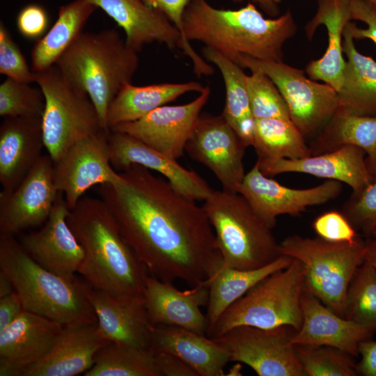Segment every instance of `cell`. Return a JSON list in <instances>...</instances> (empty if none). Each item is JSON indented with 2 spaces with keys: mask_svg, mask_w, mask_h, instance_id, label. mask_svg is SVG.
Returning <instances> with one entry per match:
<instances>
[{
  "mask_svg": "<svg viewBox=\"0 0 376 376\" xmlns=\"http://www.w3.org/2000/svg\"><path fill=\"white\" fill-rule=\"evenodd\" d=\"M85 376H161L150 348L109 343L97 354Z\"/></svg>",
  "mask_w": 376,
  "mask_h": 376,
  "instance_id": "d590c367",
  "label": "cell"
},
{
  "mask_svg": "<svg viewBox=\"0 0 376 376\" xmlns=\"http://www.w3.org/2000/svg\"><path fill=\"white\" fill-rule=\"evenodd\" d=\"M201 83H162L147 86L125 84L111 103L107 115V126H114L138 120L153 110L173 102L180 96L204 89Z\"/></svg>",
  "mask_w": 376,
  "mask_h": 376,
  "instance_id": "4dcf8cb0",
  "label": "cell"
},
{
  "mask_svg": "<svg viewBox=\"0 0 376 376\" xmlns=\"http://www.w3.org/2000/svg\"><path fill=\"white\" fill-rule=\"evenodd\" d=\"M357 231L370 237L376 231V180L357 195H351L341 210Z\"/></svg>",
  "mask_w": 376,
  "mask_h": 376,
  "instance_id": "b9f144b4",
  "label": "cell"
},
{
  "mask_svg": "<svg viewBox=\"0 0 376 376\" xmlns=\"http://www.w3.org/2000/svg\"><path fill=\"white\" fill-rule=\"evenodd\" d=\"M120 173L119 182L100 185V196L151 276L194 286L221 267L215 234L202 206L142 166L133 164Z\"/></svg>",
  "mask_w": 376,
  "mask_h": 376,
  "instance_id": "6da1fadb",
  "label": "cell"
},
{
  "mask_svg": "<svg viewBox=\"0 0 376 376\" xmlns=\"http://www.w3.org/2000/svg\"><path fill=\"white\" fill-rule=\"evenodd\" d=\"M359 362L357 364L358 375L376 376V340L371 338L362 341L359 346Z\"/></svg>",
  "mask_w": 376,
  "mask_h": 376,
  "instance_id": "c3c4849f",
  "label": "cell"
},
{
  "mask_svg": "<svg viewBox=\"0 0 376 376\" xmlns=\"http://www.w3.org/2000/svg\"><path fill=\"white\" fill-rule=\"evenodd\" d=\"M145 306L154 326H174L207 335L208 322L201 307L207 306V285L180 290L173 283L162 281L148 274L143 291Z\"/></svg>",
  "mask_w": 376,
  "mask_h": 376,
  "instance_id": "7402d4cb",
  "label": "cell"
},
{
  "mask_svg": "<svg viewBox=\"0 0 376 376\" xmlns=\"http://www.w3.org/2000/svg\"><path fill=\"white\" fill-rule=\"evenodd\" d=\"M87 296L97 318L100 334L111 343L150 348L154 325L150 320L143 294L113 295L88 283Z\"/></svg>",
  "mask_w": 376,
  "mask_h": 376,
  "instance_id": "d6986e66",
  "label": "cell"
},
{
  "mask_svg": "<svg viewBox=\"0 0 376 376\" xmlns=\"http://www.w3.org/2000/svg\"><path fill=\"white\" fill-rule=\"evenodd\" d=\"M150 348L176 356L198 376L224 375V369L230 361L227 350L214 338L174 326H154Z\"/></svg>",
  "mask_w": 376,
  "mask_h": 376,
  "instance_id": "4316f807",
  "label": "cell"
},
{
  "mask_svg": "<svg viewBox=\"0 0 376 376\" xmlns=\"http://www.w3.org/2000/svg\"><path fill=\"white\" fill-rule=\"evenodd\" d=\"M54 162L42 155L13 191L0 193V235L15 236L44 224L58 195Z\"/></svg>",
  "mask_w": 376,
  "mask_h": 376,
  "instance_id": "2e32d148",
  "label": "cell"
},
{
  "mask_svg": "<svg viewBox=\"0 0 376 376\" xmlns=\"http://www.w3.org/2000/svg\"><path fill=\"white\" fill-rule=\"evenodd\" d=\"M138 53L113 29L85 32L74 41L55 65L73 86L85 92L97 111L102 128L109 107L138 70Z\"/></svg>",
  "mask_w": 376,
  "mask_h": 376,
  "instance_id": "277c9868",
  "label": "cell"
},
{
  "mask_svg": "<svg viewBox=\"0 0 376 376\" xmlns=\"http://www.w3.org/2000/svg\"><path fill=\"white\" fill-rule=\"evenodd\" d=\"M0 73L21 82H35V72L29 67L19 47L2 21L0 22Z\"/></svg>",
  "mask_w": 376,
  "mask_h": 376,
  "instance_id": "7bdbcfd3",
  "label": "cell"
},
{
  "mask_svg": "<svg viewBox=\"0 0 376 376\" xmlns=\"http://www.w3.org/2000/svg\"><path fill=\"white\" fill-rule=\"evenodd\" d=\"M45 147L42 117L5 118L0 126V184L15 189L38 162Z\"/></svg>",
  "mask_w": 376,
  "mask_h": 376,
  "instance_id": "603a6c76",
  "label": "cell"
},
{
  "mask_svg": "<svg viewBox=\"0 0 376 376\" xmlns=\"http://www.w3.org/2000/svg\"><path fill=\"white\" fill-rule=\"evenodd\" d=\"M102 9L121 27L127 45L139 53L153 42L170 49H181L182 36L176 27L160 12L142 0H84Z\"/></svg>",
  "mask_w": 376,
  "mask_h": 376,
  "instance_id": "d4e9b609",
  "label": "cell"
},
{
  "mask_svg": "<svg viewBox=\"0 0 376 376\" xmlns=\"http://www.w3.org/2000/svg\"><path fill=\"white\" fill-rule=\"evenodd\" d=\"M304 286V267L293 258L288 266L266 276L226 310L207 336L219 337L238 326L269 329L288 325L298 331L303 320Z\"/></svg>",
  "mask_w": 376,
  "mask_h": 376,
  "instance_id": "52a82bcc",
  "label": "cell"
},
{
  "mask_svg": "<svg viewBox=\"0 0 376 376\" xmlns=\"http://www.w3.org/2000/svg\"><path fill=\"white\" fill-rule=\"evenodd\" d=\"M343 317L376 332V269L366 259L347 288Z\"/></svg>",
  "mask_w": 376,
  "mask_h": 376,
  "instance_id": "8d00e7d4",
  "label": "cell"
},
{
  "mask_svg": "<svg viewBox=\"0 0 376 376\" xmlns=\"http://www.w3.org/2000/svg\"><path fill=\"white\" fill-rule=\"evenodd\" d=\"M109 132L102 130L78 141L54 162V183L70 210L92 187L121 180L110 162Z\"/></svg>",
  "mask_w": 376,
  "mask_h": 376,
  "instance_id": "4fadbf2b",
  "label": "cell"
},
{
  "mask_svg": "<svg viewBox=\"0 0 376 376\" xmlns=\"http://www.w3.org/2000/svg\"><path fill=\"white\" fill-rule=\"evenodd\" d=\"M231 61L242 68L260 71L273 81L285 101L290 120L305 139L315 136L338 109L337 91L307 78L301 70L247 55Z\"/></svg>",
  "mask_w": 376,
  "mask_h": 376,
  "instance_id": "30bf717a",
  "label": "cell"
},
{
  "mask_svg": "<svg viewBox=\"0 0 376 376\" xmlns=\"http://www.w3.org/2000/svg\"><path fill=\"white\" fill-rule=\"evenodd\" d=\"M368 3L376 11V0H363Z\"/></svg>",
  "mask_w": 376,
  "mask_h": 376,
  "instance_id": "db71d44e",
  "label": "cell"
},
{
  "mask_svg": "<svg viewBox=\"0 0 376 376\" xmlns=\"http://www.w3.org/2000/svg\"><path fill=\"white\" fill-rule=\"evenodd\" d=\"M23 311L21 299L15 290L0 298V330L15 321Z\"/></svg>",
  "mask_w": 376,
  "mask_h": 376,
  "instance_id": "681fc988",
  "label": "cell"
},
{
  "mask_svg": "<svg viewBox=\"0 0 376 376\" xmlns=\"http://www.w3.org/2000/svg\"><path fill=\"white\" fill-rule=\"evenodd\" d=\"M204 58L221 73L226 90L225 107L221 113L246 147L253 146L256 119L244 82L242 68L217 51L205 47Z\"/></svg>",
  "mask_w": 376,
  "mask_h": 376,
  "instance_id": "836d02e7",
  "label": "cell"
},
{
  "mask_svg": "<svg viewBox=\"0 0 376 376\" xmlns=\"http://www.w3.org/2000/svg\"><path fill=\"white\" fill-rule=\"evenodd\" d=\"M199 93L189 103L162 106L138 120L117 125L110 131L127 134L177 160L185 152L186 144L209 99L210 87L205 86Z\"/></svg>",
  "mask_w": 376,
  "mask_h": 376,
  "instance_id": "9a60e30c",
  "label": "cell"
},
{
  "mask_svg": "<svg viewBox=\"0 0 376 376\" xmlns=\"http://www.w3.org/2000/svg\"><path fill=\"white\" fill-rule=\"evenodd\" d=\"M14 290L10 279L3 271L0 269V298L10 295Z\"/></svg>",
  "mask_w": 376,
  "mask_h": 376,
  "instance_id": "f5cc1de1",
  "label": "cell"
},
{
  "mask_svg": "<svg viewBox=\"0 0 376 376\" xmlns=\"http://www.w3.org/2000/svg\"><path fill=\"white\" fill-rule=\"evenodd\" d=\"M297 358L306 376H355L352 356L326 345L294 344Z\"/></svg>",
  "mask_w": 376,
  "mask_h": 376,
  "instance_id": "74e56055",
  "label": "cell"
},
{
  "mask_svg": "<svg viewBox=\"0 0 376 376\" xmlns=\"http://www.w3.org/2000/svg\"><path fill=\"white\" fill-rule=\"evenodd\" d=\"M372 237L376 238V231L373 233Z\"/></svg>",
  "mask_w": 376,
  "mask_h": 376,
  "instance_id": "11a10c76",
  "label": "cell"
},
{
  "mask_svg": "<svg viewBox=\"0 0 376 376\" xmlns=\"http://www.w3.org/2000/svg\"><path fill=\"white\" fill-rule=\"evenodd\" d=\"M260 171L268 177L299 173L347 184L357 195L372 182L366 155L361 148L346 145L336 150L306 157L289 159H257Z\"/></svg>",
  "mask_w": 376,
  "mask_h": 376,
  "instance_id": "ffe728a7",
  "label": "cell"
},
{
  "mask_svg": "<svg viewBox=\"0 0 376 376\" xmlns=\"http://www.w3.org/2000/svg\"><path fill=\"white\" fill-rule=\"evenodd\" d=\"M142 1L149 7L162 13L179 31L182 39L181 49L190 58L195 74L198 77L212 75L214 72V68L194 49L184 34V13L187 6L194 0Z\"/></svg>",
  "mask_w": 376,
  "mask_h": 376,
  "instance_id": "60d3db41",
  "label": "cell"
},
{
  "mask_svg": "<svg viewBox=\"0 0 376 376\" xmlns=\"http://www.w3.org/2000/svg\"><path fill=\"white\" fill-rule=\"evenodd\" d=\"M312 226L318 237L331 242H352L359 237L346 217L337 210L320 214L313 221Z\"/></svg>",
  "mask_w": 376,
  "mask_h": 376,
  "instance_id": "ee69618b",
  "label": "cell"
},
{
  "mask_svg": "<svg viewBox=\"0 0 376 376\" xmlns=\"http://www.w3.org/2000/svg\"><path fill=\"white\" fill-rule=\"evenodd\" d=\"M351 19L361 21L367 28L361 29L349 22L347 27L354 39H370L376 44V11L363 0H350Z\"/></svg>",
  "mask_w": 376,
  "mask_h": 376,
  "instance_id": "bcb514c9",
  "label": "cell"
},
{
  "mask_svg": "<svg viewBox=\"0 0 376 376\" xmlns=\"http://www.w3.org/2000/svg\"><path fill=\"white\" fill-rule=\"evenodd\" d=\"M108 143L113 168L123 171L137 164L157 171L181 194L196 201H205L214 191L196 172L127 134L110 131Z\"/></svg>",
  "mask_w": 376,
  "mask_h": 376,
  "instance_id": "44dd1931",
  "label": "cell"
},
{
  "mask_svg": "<svg viewBox=\"0 0 376 376\" xmlns=\"http://www.w3.org/2000/svg\"><path fill=\"white\" fill-rule=\"evenodd\" d=\"M246 148L222 114H201L185 152L213 173L223 190L237 193L246 174L243 159Z\"/></svg>",
  "mask_w": 376,
  "mask_h": 376,
  "instance_id": "5bb4252c",
  "label": "cell"
},
{
  "mask_svg": "<svg viewBox=\"0 0 376 376\" xmlns=\"http://www.w3.org/2000/svg\"><path fill=\"white\" fill-rule=\"evenodd\" d=\"M352 145L363 150L373 182L376 180V116H359L338 109L308 145L311 155Z\"/></svg>",
  "mask_w": 376,
  "mask_h": 376,
  "instance_id": "f546056e",
  "label": "cell"
},
{
  "mask_svg": "<svg viewBox=\"0 0 376 376\" xmlns=\"http://www.w3.org/2000/svg\"><path fill=\"white\" fill-rule=\"evenodd\" d=\"M342 190L343 183L334 180H327L308 189L288 187L264 175L256 162L237 187V193L272 228L274 227L279 216L299 214L308 207L336 199Z\"/></svg>",
  "mask_w": 376,
  "mask_h": 376,
  "instance_id": "7c38bea8",
  "label": "cell"
},
{
  "mask_svg": "<svg viewBox=\"0 0 376 376\" xmlns=\"http://www.w3.org/2000/svg\"><path fill=\"white\" fill-rule=\"evenodd\" d=\"M365 259L376 269V238L370 237L365 240Z\"/></svg>",
  "mask_w": 376,
  "mask_h": 376,
  "instance_id": "816d5d0a",
  "label": "cell"
},
{
  "mask_svg": "<svg viewBox=\"0 0 376 376\" xmlns=\"http://www.w3.org/2000/svg\"><path fill=\"white\" fill-rule=\"evenodd\" d=\"M343 50L347 60L342 86L337 92L338 108L354 115L376 116V61L357 49L347 26Z\"/></svg>",
  "mask_w": 376,
  "mask_h": 376,
  "instance_id": "f1b7e54d",
  "label": "cell"
},
{
  "mask_svg": "<svg viewBox=\"0 0 376 376\" xmlns=\"http://www.w3.org/2000/svg\"><path fill=\"white\" fill-rule=\"evenodd\" d=\"M189 41H199L232 60L239 55L283 62V48L297 26L291 12L265 18L253 3L237 10L217 8L206 0H194L183 16Z\"/></svg>",
  "mask_w": 376,
  "mask_h": 376,
  "instance_id": "7a4b0ae2",
  "label": "cell"
},
{
  "mask_svg": "<svg viewBox=\"0 0 376 376\" xmlns=\"http://www.w3.org/2000/svg\"><path fill=\"white\" fill-rule=\"evenodd\" d=\"M0 269L10 279L24 310L63 325L97 322L88 284L44 267L14 236L0 235Z\"/></svg>",
  "mask_w": 376,
  "mask_h": 376,
  "instance_id": "5b68a950",
  "label": "cell"
},
{
  "mask_svg": "<svg viewBox=\"0 0 376 376\" xmlns=\"http://www.w3.org/2000/svg\"><path fill=\"white\" fill-rule=\"evenodd\" d=\"M279 252L302 263L304 290L343 317L347 288L365 260V240L331 242L292 235L279 242Z\"/></svg>",
  "mask_w": 376,
  "mask_h": 376,
  "instance_id": "ba28073f",
  "label": "cell"
},
{
  "mask_svg": "<svg viewBox=\"0 0 376 376\" xmlns=\"http://www.w3.org/2000/svg\"><path fill=\"white\" fill-rule=\"evenodd\" d=\"M251 72L249 75L245 74L244 82L255 119L290 120L285 101L273 81L260 71Z\"/></svg>",
  "mask_w": 376,
  "mask_h": 376,
  "instance_id": "f35d334b",
  "label": "cell"
},
{
  "mask_svg": "<svg viewBox=\"0 0 376 376\" xmlns=\"http://www.w3.org/2000/svg\"><path fill=\"white\" fill-rule=\"evenodd\" d=\"M293 258L281 255L273 262L258 269H239L220 267L205 283L209 288L206 318L207 336L221 315L259 281L276 271L288 266Z\"/></svg>",
  "mask_w": 376,
  "mask_h": 376,
  "instance_id": "1f68e13d",
  "label": "cell"
},
{
  "mask_svg": "<svg viewBox=\"0 0 376 376\" xmlns=\"http://www.w3.org/2000/svg\"><path fill=\"white\" fill-rule=\"evenodd\" d=\"M297 330L284 325L269 329L233 327L212 338L228 352L230 361L244 363L258 376H306L295 350Z\"/></svg>",
  "mask_w": 376,
  "mask_h": 376,
  "instance_id": "8fae6325",
  "label": "cell"
},
{
  "mask_svg": "<svg viewBox=\"0 0 376 376\" xmlns=\"http://www.w3.org/2000/svg\"><path fill=\"white\" fill-rule=\"evenodd\" d=\"M302 324L297 331L294 344L326 345L359 356V344L375 332L342 317L304 290L301 296Z\"/></svg>",
  "mask_w": 376,
  "mask_h": 376,
  "instance_id": "cb8c5ba5",
  "label": "cell"
},
{
  "mask_svg": "<svg viewBox=\"0 0 376 376\" xmlns=\"http://www.w3.org/2000/svg\"><path fill=\"white\" fill-rule=\"evenodd\" d=\"M35 83L45 97L43 138L54 162L78 141L103 130L89 96L70 84L55 65L35 72Z\"/></svg>",
  "mask_w": 376,
  "mask_h": 376,
  "instance_id": "9c48e42d",
  "label": "cell"
},
{
  "mask_svg": "<svg viewBox=\"0 0 376 376\" xmlns=\"http://www.w3.org/2000/svg\"><path fill=\"white\" fill-rule=\"evenodd\" d=\"M19 33L29 40H38L46 32L49 24V15L45 8L38 3L24 6L16 18Z\"/></svg>",
  "mask_w": 376,
  "mask_h": 376,
  "instance_id": "f6af8a7d",
  "label": "cell"
},
{
  "mask_svg": "<svg viewBox=\"0 0 376 376\" xmlns=\"http://www.w3.org/2000/svg\"><path fill=\"white\" fill-rule=\"evenodd\" d=\"M68 223L84 252L78 273L91 286L113 295L143 294L148 272L102 198L82 197L70 210Z\"/></svg>",
  "mask_w": 376,
  "mask_h": 376,
  "instance_id": "3957f363",
  "label": "cell"
},
{
  "mask_svg": "<svg viewBox=\"0 0 376 376\" xmlns=\"http://www.w3.org/2000/svg\"><path fill=\"white\" fill-rule=\"evenodd\" d=\"M97 9L84 0H74L61 6L56 22L31 50L33 71L40 72L54 66L83 33L86 23Z\"/></svg>",
  "mask_w": 376,
  "mask_h": 376,
  "instance_id": "d6a6232c",
  "label": "cell"
},
{
  "mask_svg": "<svg viewBox=\"0 0 376 376\" xmlns=\"http://www.w3.org/2000/svg\"><path fill=\"white\" fill-rule=\"evenodd\" d=\"M63 326L24 310L0 330V376H24L49 352Z\"/></svg>",
  "mask_w": 376,
  "mask_h": 376,
  "instance_id": "e0dca14e",
  "label": "cell"
},
{
  "mask_svg": "<svg viewBox=\"0 0 376 376\" xmlns=\"http://www.w3.org/2000/svg\"><path fill=\"white\" fill-rule=\"evenodd\" d=\"M70 209L62 192L40 230L24 234L20 244L27 253L47 269L74 279L84 258V249L68 223Z\"/></svg>",
  "mask_w": 376,
  "mask_h": 376,
  "instance_id": "ac0fdd59",
  "label": "cell"
},
{
  "mask_svg": "<svg viewBox=\"0 0 376 376\" xmlns=\"http://www.w3.org/2000/svg\"><path fill=\"white\" fill-rule=\"evenodd\" d=\"M253 147L258 159H295L311 155L306 139L291 120L256 119Z\"/></svg>",
  "mask_w": 376,
  "mask_h": 376,
  "instance_id": "e575fe53",
  "label": "cell"
},
{
  "mask_svg": "<svg viewBox=\"0 0 376 376\" xmlns=\"http://www.w3.org/2000/svg\"><path fill=\"white\" fill-rule=\"evenodd\" d=\"M155 352L161 376H198L193 368L176 356L162 352Z\"/></svg>",
  "mask_w": 376,
  "mask_h": 376,
  "instance_id": "7dc6e473",
  "label": "cell"
},
{
  "mask_svg": "<svg viewBox=\"0 0 376 376\" xmlns=\"http://www.w3.org/2000/svg\"><path fill=\"white\" fill-rule=\"evenodd\" d=\"M202 207L215 234L221 268L258 269L281 256L273 228L239 193L214 190Z\"/></svg>",
  "mask_w": 376,
  "mask_h": 376,
  "instance_id": "8992f818",
  "label": "cell"
},
{
  "mask_svg": "<svg viewBox=\"0 0 376 376\" xmlns=\"http://www.w3.org/2000/svg\"><path fill=\"white\" fill-rule=\"evenodd\" d=\"M350 0H318L314 17L305 26L307 38L311 40L320 25L328 34V46L319 59L310 61L305 72L313 80H320L337 92L342 86L345 61L343 57V38L346 24L350 22Z\"/></svg>",
  "mask_w": 376,
  "mask_h": 376,
  "instance_id": "83f0119b",
  "label": "cell"
},
{
  "mask_svg": "<svg viewBox=\"0 0 376 376\" xmlns=\"http://www.w3.org/2000/svg\"><path fill=\"white\" fill-rule=\"evenodd\" d=\"M10 78L0 85V116L3 118L40 116L45 105L40 88Z\"/></svg>",
  "mask_w": 376,
  "mask_h": 376,
  "instance_id": "ab89813d",
  "label": "cell"
},
{
  "mask_svg": "<svg viewBox=\"0 0 376 376\" xmlns=\"http://www.w3.org/2000/svg\"><path fill=\"white\" fill-rule=\"evenodd\" d=\"M234 2H241L242 0H232ZM265 13L275 17L280 13L279 5L283 0H251Z\"/></svg>",
  "mask_w": 376,
  "mask_h": 376,
  "instance_id": "f907efd6",
  "label": "cell"
},
{
  "mask_svg": "<svg viewBox=\"0 0 376 376\" xmlns=\"http://www.w3.org/2000/svg\"><path fill=\"white\" fill-rule=\"evenodd\" d=\"M111 343L99 332L97 322L64 325L56 343L24 376H75L93 365L98 352Z\"/></svg>",
  "mask_w": 376,
  "mask_h": 376,
  "instance_id": "484cf974",
  "label": "cell"
}]
</instances>
